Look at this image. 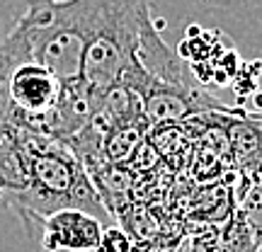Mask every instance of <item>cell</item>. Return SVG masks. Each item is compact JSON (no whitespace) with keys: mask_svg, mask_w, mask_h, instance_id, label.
Returning <instances> with one entry per match:
<instances>
[{"mask_svg":"<svg viewBox=\"0 0 262 252\" xmlns=\"http://www.w3.org/2000/svg\"><path fill=\"white\" fill-rule=\"evenodd\" d=\"M63 5L85 41L80 80L102 95L119 85L136 61L153 0H63Z\"/></svg>","mask_w":262,"mask_h":252,"instance_id":"1","label":"cell"},{"mask_svg":"<svg viewBox=\"0 0 262 252\" xmlns=\"http://www.w3.org/2000/svg\"><path fill=\"white\" fill-rule=\"evenodd\" d=\"M29 187L10 206L34 240L39 223L58 209H80L100 221H112L80 158L61 139L27 129Z\"/></svg>","mask_w":262,"mask_h":252,"instance_id":"2","label":"cell"},{"mask_svg":"<svg viewBox=\"0 0 262 252\" xmlns=\"http://www.w3.org/2000/svg\"><path fill=\"white\" fill-rule=\"evenodd\" d=\"M102 221L80 209L49 214L34 235L41 252H95L102 238Z\"/></svg>","mask_w":262,"mask_h":252,"instance_id":"3","label":"cell"},{"mask_svg":"<svg viewBox=\"0 0 262 252\" xmlns=\"http://www.w3.org/2000/svg\"><path fill=\"white\" fill-rule=\"evenodd\" d=\"M27 129L0 119V199L12 206L29 187Z\"/></svg>","mask_w":262,"mask_h":252,"instance_id":"4","label":"cell"},{"mask_svg":"<svg viewBox=\"0 0 262 252\" xmlns=\"http://www.w3.org/2000/svg\"><path fill=\"white\" fill-rule=\"evenodd\" d=\"M131 247H134V240L126 235V231L119 225H110L102 231V238L95 252H131Z\"/></svg>","mask_w":262,"mask_h":252,"instance_id":"5","label":"cell"},{"mask_svg":"<svg viewBox=\"0 0 262 252\" xmlns=\"http://www.w3.org/2000/svg\"><path fill=\"white\" fill-rule=\"evenodd\" d=\"M260 252H262V245H260Z\"/></svg>","mask_w":262,"mask_h":252,"instance_id":"6","label":"cell"}]
</instances>
